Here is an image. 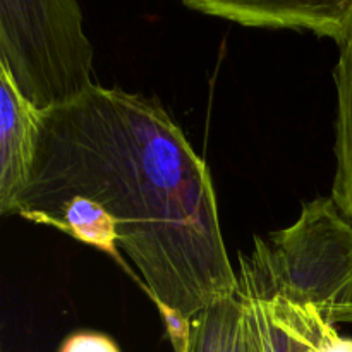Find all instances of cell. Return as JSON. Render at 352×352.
<instances>
[{
	"label": "cell",
	"mask_w": 352,
	"mask_h": 352,
	"mask_svg": "<svg viewBox=\"0 0 352 352\" xmlns=\"http://www.w3.org/2000/svg\"><path fill=\"white\" fill-rule=\"evenodd\" d=\"M58 352H120L116 340L105 333L76 332L62 342Z\"/></svg>",
	"instance_id": "obj_9"
},
{
	"label": "cell",
	"mask_w": 352,
	"mask_h": 352,
	"mask_svg": "<svg viewBox=\"0 0 352 352\" xmlns=\"http://www.w3.org/2000/svg\"><path fill=\"white\" fill-rule=\"evenodd\" d=\"M16 215L109 254L124 251L157 309L192 320L239 289L212 174L155 98L96 86L45 112Z\"/></svg>",
	"instance_id": "obj_1"
},
{
	"label": "cell",
	"mask_w": 352,
	"mask_h": 352,
	"mask_svg": "<svg viewBox=\"0 0 352 352\" xmlns=\"http://www.w3.org/2000/svg\"><path fill=\"white\" fill-rule=\"evenodd\" d=\"M43 116L0 67V215H16L36 158Z\"/></svg>",
	"instance_id": "obj_5"
},
{
	"label": "cell",
	"mask_w": 352,
	"mask_h": 352,
	"mask_svg": "<svg viewBox=\"0 0 352 352\" xmlns=\"http://www.w3.org/2000/svg\"><path fill=\"white\" fill-rule=\"evenodd\" d=\"M241 299L260 352H316L330 330L336 329L333 323L308 306H296L282 299L260 301L244 296Z\"/></svg>",
	"instance_id": "obj_6"
},
{
	"label": "cell",
	"mask_w": 352,
	"mask_h": 352,
	"mask_svg": "<svg viewBox=\"0 0 352 352\" xmlns=\"http://www.w3.org/2000/svg\"><path fill=\"white\" fill-rule=\"evenodd\" d=\"M337 88L336 177L330 198L352 223V26L339 45V60L333 71Z\"/></svg>",
	"instance_id": "obj_8"
},
{
	"label": "cell",
	"mask_w": 352,
	"mask_h": 352,
	"mask_svg": "<svg viewBox=\"0 0 352 352\" xmlns=\"http://www.w3.org/2000/svg\"><path fill=\"white\" fill-rule=\"evenodd\" d=\"M189 352H260L246 306L237 292L212 302L192 318Z\"/></svg>",
	"instance_id": "obj_7"
},
{
	"label": "cell",
	"mask_w": 352,
	"mask_h": 352,
	"mask_svg": "<svg viewBox=\"0 0 352 352\" xmlns=\"http://www.w3.org/2000/svg\"><path fill=\"white\" fill-rule=\"evenodd\" d=\"M237 280L244 298L282 299L333 325L352 323V223L330 196H318L292 226L254 236L251 253H239Z\"/></svg>",
	"instance_id": "obj_2"
},
{
	"label": "cell",
	"mask_w": 352,
	"mask_h": 352,
	"mask_svg": "<svg viewBox=\"0 0 352 352\" xmlns=\"http://www.w3.org/2000/svg\"><path fill=\"white\" fill-rule=\"evenodd\" d=\"M82 21L74 0L0 2V67L40 112L76 102L98 86Z\"/></svg>",
	"instance_id": "obj_3"
},
{
	"label": "cell",
	"mask_w": 352,
	"mask_h": 352,
	"mask_svg": "<svg viewBox=\"0 0 352 352\" xmlns=\"http://www.w3.org/2000/svg\"><path fill=\"white\" fill-rule=\"evenodd\" d=\"M184 6L243 26L311 31L337 45L346 40L352 26V0H184Z\"/></svg>",
	"instance_id": "obj_4"
}]
</instances>
